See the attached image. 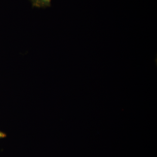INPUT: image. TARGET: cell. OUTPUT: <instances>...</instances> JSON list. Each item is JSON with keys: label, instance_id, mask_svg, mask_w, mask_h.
<instances>
[{"label": "cell", "instance_id": "6da1fadb", "mask_svg": "<svg viewBox=\"0 0 157 157\" xmlns=\"http://www.w3.org/2000/svg\"><path fill=\"white\" fill-rule=\"evenodd\" d=\"M34 7L46 8L50 6L51 0H30Z\"/></svg>", "mask_w": 157, "mask_h": 157}, {"label": "cell", "instance_id": "7a4b0ae2", "mask_svg": "<svg viewBox=\"0 0 157 157\" xmlns=\"http://www.w3.org/2000/svg\"><path fill=\"white\" fill-rule=\"evenodd\" d=\"M6 134H4L3 132H0V139H1V138H4V137H6Z\"/></svg>", "mask_w": 157, "mask_h": 157}]
</instances>
